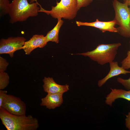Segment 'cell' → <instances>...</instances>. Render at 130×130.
<instances>
[{
  "label": "cell",
  "mask_w": 130,
  "mask_h": 130,
  "mask_svg": "<svg viewBox=\"0 0 130 130\" xmlns=\"http://www.w3.org/2000/svg\"><path fill=\"white\" fill-rule=\"evenodd\" d=\"M0 118L7 130H36L39 126L38 119L32 115H17L0 108Z\"/></svg>",
  "instance_id": "obj_1"
},
{
  "label": "cell",
  "mask_w": 130,
  "mask_h": 130,
  "mask_svg": "<svg viewBox=\"0 0 130 130\" xmlns=\"http://www.w3.org/2000/svg\"><path fill=\"white\" fill-rule=\"evenodd\" d=\"M38 2L29 3L27 0H12L8 14L9 22L12 24L25 21L30 17L37 16L40 7Z\"/></svg>",
  "instance_id": "obj_2"
},
{
  "label": "cell",
  "mask_w": 130,
  "mask_h": 130,
  "mask_svg": "<svg viewBox=\"0 0 130 130\" xmlns=\"http://www.w3.org/2000/svg\"><path fill=\"white\" fill-rule=\"evenodd\" d=\"M121 45V43H119L101 44L99 45L92 51L77 54L87 56L92 60L103 65L114 61L117 54L118 49Z\"/></svg>",
  "instance_id": "obj_3"
},
{
  "label": "cell",
  "mask_w": 130,
  "mask_h": 130,
  "mask_svg": "<svg viewBox=\"0 0 130 130\" xmlns=\"http://www.w3.org/2000/svg\"><path fill=\"white\" fill-rule=\"evenodd\" d=\"M56 4L55 6H52L50 11L44 9L39 4V12H44L58 19L63 18L71 20L76 16L79 10L77 0H61L59 2L57 1Z\"/></svg>",
  "instance_id": "obj_4"
},
{
  "label": "cell",
  "mask_w": 130,
  "mask_h": 130,
  "mask_svg": "<svg viewBox=\"0 0 130 130\" xmlns=\"http://www.w3.org/2000/svg\"><path fill=\"white\" fill-rule=\"evenodd\" d=\"M112 5L115 13L114 20L119 26L117 32L124 37H130V7L117 0H113Z\"/></svg>",
  "instance_id": "obj_5"
},
{
  "label": "cell",
  "mask_w": 130,
  "mask_h": 130,
  "mask_svg": "<svg viewBox=\"0 0 130 130\" xmlns=\"http://www.w3.org/2000/svg\"><path fill=\"white\" fill-rule=\"evenodd\" d=\"M26 40V39L23 37L1 39L0 40V54H8L11 58L13 57L15 51L22 49Z\"/></svg>",
  "instance_id": "obj_6"
},
{
  "label": "cell",
  "mask_w": 130,
  "mask_h": 130,
  "mask_svg": "<svg viewBox=\"0 0 130 130\" xmlns=\"http://www.w3.org/2000/svg\"><path fill=\"white\" fill-rule=\"evenodd\" d=\"M1 107L15 115H26V107L25 103L19 98L11 95H7Z\"/></svg>",
  "instance_id": "obj_7"
},
{
  "label": "cell",
  "mask_w": 130,
  "mask_h": 130,
  "mask_svg": "<svg viewBox=\"0 0 130 130\" xmlns=\"http://www.w3.org/2000/svg\"><path fill=\"white\" fill-rule=\"evenodd\" d=\"M76 23L78 26H86L93 27L99 29L103 32L106 31L113 32H117V28L115 27L116 24L114 20L110 21H99L97 19L95 21L91 22L76 21Z\"/></svg>",
  "instance_id": "obj_8"
},
{
  "label": "cell",
  "mask_w": 130,
  "mask_h": 130,
  "mask_svg": "<svg viewBox=\"0 0 130 130\" xmlns=\"http://www.w3.org/2000/svg\"><path fill=\"white\" fill-rule=\"evenodd\" d=\"M43 87L44 91L47 93H60L63 94L69 90V86L66 84L61 85L58 84L52 77H45L43 80Z\"/></svg>",
  "instance_id": "obj_9"
},
{
  "label": "cell",
  "mask_w": 130,
  "mask_h": 130,
  "mask_svg": "<svg viewBox=\"0 0 130 130\" xmlns=\"http://www.w3.org/2000/svg\"><path fill=\"white\" fill-rule=\"evenodd\" d=\"M45 36L42 35L35 34L28 41H25L22 47L26 55H29L34 49L43 48L47 44Z\"/></svg>",
  "instance_id": "obj_10"
},
{
  "label": "cell",
  "mask_w": 130,
  "mask_h": 130,
  "mask_svg": "<svg viewBox=\"0 0 130 130\" xmlns=\"http://www.w3.org/2000/svg\"><path fill=\"white\" fill-rule=\"evenodd\" d=\"M63 94L60 93H48L45 97L41 99L40 105L50 109L58 107L63 102Z\"/></svg>",
  "instance_id": "obj_11"
},
{
  "label": "cell",
  "mask_w": 130,
  "mask_h": 130,
  "mask_svg": "<svg viewBox=\"0 0 130 130\" xmlns=\"http://www.w3.org/2000/svg\"><path fill=\"white\" fill-rule=\"evenodd\" d=\"M110 70L108 74L103 78L99 80L98 85L101 87L109 79L121 74H126L130 73V71L124 69L122 67L119 66L117 61H113L109 63Z\"/></svg>",
  "instance_id": "obj_12"
},
{
  "label": "cell",
  "mask_w": 130,
  "mask_h": 130,
  "mask_svg": "<svg viewBox=\"0 0 130 130\" xmlns=\"http://www.w3.org/2000/svg\"><path fill=\"white\" fill-rule=\"evenodd\" d=\"M111 91L105 98V104L111 106L112 103L118 98H123L130 101V90L110 88Z\"/></svg>",
  "instance_id": "obj_13"
},
{
  "label": "cell",
  "mask_w": 130,
  "mask_h": 130,
  "mask_svg": "<svg viewBox=\"0 0 130 130\" xmlns=\"http://www.w3.org/2000/svg\"><path fill=\"white\" fill-rule=\"evenodd\" d=\"M58 20L56 25L52 30L48 32L45 36L47 43L50 41L54 42L56 43H58L59 42V33L64 22L61 19H58Z\"/></svg>",
  "instance_id": "obj_14"
},
{
  "label": "cell",
  "mask_w": 130,
  "mask_h": 130,
  "mask_svg": "<svg viewBox=\"0 0 130 130\" xmlns=\"http://www.w3.org/2000/svg\"><path fill=\"white\" fill-rule=\"evenodd\" d=\"M9 77L5 72L0 71V90H3L8 85L9 83Z\"/></svg>",
  "instance_id": "obj_15"
},
{
  "label": "cell",
  "mask_w": 130,
  "mask_h": 130,
  "mask_svg": "<svg viewBox=\"0 0 130 130\" xmlns=\"http://www.w3.org/2000/svg\"><path fill=\"white\" fill-rule=\"evenodd\" d=\"M10 5L9 0H0V17L8 14Z\"/></svg>",
  "instance_id": "obj_16"
},
{
  "label": "cell",
  "mask_w": 130,
  "mask_h": 130,
  "mask_svg": "<svg viewBox=\"0 0 130 130\" xmlns=\"http://www.w3.org/2000/svg\"><path fill=\"white\" fill-rule=\"evenodd\" d=\"M127 56L121 62V67L124 69L127 70L130 68V50L127 53Z\"/></svg>",
  "instance_id": "obj_17"
},
{
  "label": "cell",
  "mask_w": 130,
  "mask_h": 130,
  "mask_svg": "<svg viewBox=\"0 0 130 130\" xmlns=\"http://www.w3.org/2000/svg\"><path fill=\"white\" fill-rule=\"evenodd\" d=\"M117 80L127 90H130V77L127 79H124L120 77H118Z\"/></svg>",
  "instance_id": "obj_18"
},
{
  "label": "cell",
  "mask_w": 130,
  "mask_h": 130,
  "mask_svg": "<svg viewBox=\"0 0 130 130\" xmlns=\"http://www.w3.org/2000/svg\"><path fill=\"white\" fill-rule=\"evenodd\" d=\"M78 8L79 10L82 7H86L93 1V0H77Z\"/></svg>",
  "instance_id": "obj_19"
},
{
  "label": "cell",
  "mask_w": 130,
  "mask_h": 130,
  "mask_svg": "<svg viewBox=\"0 0 130 130\" xmlns=\"http://www.w3.org/2000/svg\"><path fill=\"white\" fill-rule=\"evenodd\" d=\"M9 63L6 59L0 57V71L5 72L7 69Z\"/></svg>",
  "instance_id": "obj_20"
},
{
  "label": "cell",
  "mask_w": 130,
  "mask_h": 130,
  "mask_svg": "<svg viewBox=\"0 0 130 130\" xmlns=\"http://www.w3.org/2000/svg\"><path fill=\"white\" fill-rule=\"evenodd\" d=\"M7 93L6 91L0 90V108L1 107L2 102L7 95Z\"/></svg>",
  "instance_id": "obj_21"
},
{
  "label": "cell",
  "mask_w": 130,
  "mask_h": 130,
  "mask_svg": "<svg viewBox=\"0 0 130 130\" xmlns=\"http://www.w3.org/2000/svg\"><path fill=\"white\" fill-rule=\"evenodd\" d=\"M125 119V126L129 130H130V111L128 114L126 115Z\"/></svg>",
  "instance_id": "obj_22"
},
{
  "label": "cell",
  "mask_w": 130,
  "mask_h": 130,
  "mask_svg": "<svg viewBox=\"0 0 130 130\" xmlns=\"http://www.w3.org/2000/svg\"><path fill=\"white\" fill-rule=\"evenodd\" d=\"M124 3H126L128 6H130V0H123Z\"/></svg>",
  "instance_id": "obj_23"
},
{
  "label": "cell",
  "mask_w": 130,
  "mask_h": 130,
  "mask_svg": "<svg viewBox=\"0 0 130 130\" xmlns=\"http://www.w3.org/2000/svg\"><path fill=\"white\" fill-rule=\"evenodd\" d=\"M34 2H38L37 1V0H30V3H32Z\"/></svg>",
  "instance_id": "obj_24"
},
{
  "label": "cell",
  "mask_w": 130,
  "mask_h": 130,
  "mask_svg": "<svg viewBox=\"0 0 130 130\" xmlns=\"http://www.w3.org/2000/svg\"></svg>",
  "instance_id": "obj_25"
}]
</instances>
